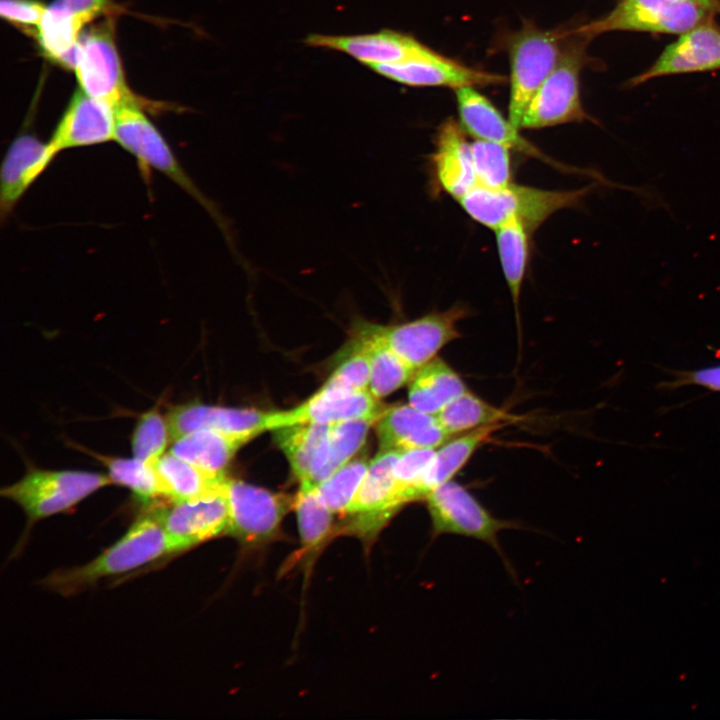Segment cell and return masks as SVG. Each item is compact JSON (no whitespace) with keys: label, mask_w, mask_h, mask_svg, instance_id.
Segmentation results:
<instances>
[{"label":"cell","mask_w":720,"mask_h":720,"mask_svg":"<svg viewBox=\"0 0 720 720\" xmlns=\"http://www.w3.org/2000/svg\"><path fill=\"white\" fill-rule=\"evenodd\" d=\"M460 125L478 140L496 142L511 150L547 161L545 155L521 136L509 119L474 87L455 89Z\"/></svg>","instance_id":"cell-21"},{"label":"cell","mask_w":720,"mask_h":720,"mask_svg":"<svg viewBox=\"0 0 720 720\" xmlns=\"http://www.w3.org/2000/svg\"><path fill=\"white\" fill-rule=\"evenodd\" d=\"M695 2L707 8L711 12L720 14V0H682Z\"/></svg>","instance_id":"cell-42"},{"label":"cell","mask_w":720,"mask_h":720,"mask_svg":"<svg viewBox=\"0 0 720 720\" xmlns=\"http://www.w3.org/2000/svg\"><path fill=\"white\" fill-rule=\"evenodd\" d=\"M169 554H176L161 522L151 513L136 520L127 532L92 561L47 576L44 585L71 595L108 576L123 574Z\"/></svg>","instance_id":"cell-1"},{"label":"cell","mask_w":720,"mask_h":720,"mask_svg":"<svg viewBox=\"0 0 720 720\" xmlns=\"http://www.w3.org/2000/svg\"><path fill=\"white\" fill-rule=\"evenodd\" d=\"M170 435L167 419L156 410L143 414L132 436V452L135 458L153 464L165 451Z\"/></svg>","instance_id":"cell-38"},{"label":"cell","mask_w":720,"mask_h":720,"mask_svg":"<svg viewBox=\"0 0 720 720\" xmlns=\"http://www.w3.org/2000/svg\"><path fill=\"white\" fill-rule=\"evenodd\" d=\"M58 153L50 141L44 142L32 132L23 131L10 143L0 170L2 224Z\"/></svg>","instance_id":"cell-17"},{"label":"cell","mask_w":720,"mask_h":720,"mask_svg":"<svg viewBox=\"0 0 720 720\" xmlns=\"http://www.w3.org/2000/svg\"><path fill=\"white\" fill-rule=\"evenodd\" d=\"M424 501L433 537L456 534L492 546L503 557L498 533L517 528L518 523L496 518L463 485L453 479L431 490Z\"/></svg>","instance_id":"cell-9"},{"label":"cell","mask_w":720,"mask_h":720,"mask_svg":"<svg viewBox=\"0 0 720 720\" xmlns=\"http://www.w3.org/2000/svg\"><path fill=\"white\" fill-rule=\"evenodd\" d=\"M408 384V403L433 415L468 391L461 376L438 356L418 368Z\"/></svg>","instance_id":"cell-29"},{"label":"cell","mask_w":720,"mask_h":720,"mask_svg":"<svg viewBox=\"0 0 720 720\" xmlns=\"http://www.w3.org/2000/svg\"><path fill=\"white\" fill-rule=\"evenodd\" d=\"M368 465L365 457L351 459L316 485L322 501L333 513L346 512Z\"/></svg>","instance_id":"cell-36"},{"label":"cell","mask_w":720,"mask_h":720,"mask_svg":"<svg viewBox=\"0 0 720 720\" xmlns=\"http://www.w3.org/2000/svg\"><path fill=\"white\" fill-rule=\"evenodd\" d=\"M399 450L380 449L369 462L367 471L346 512L348 533L368 541L384 527L405 504L395 485L393 468Z\"/></svg>","instance_id":"cell-10"},{"label":"cell","mask_w":720,"mask_h":720,"mask_svg":"<svg viewBox=\"0 0 720 720\" xmlns=\"http://www.w3.org/2000/svg\"><path fill=\"white\" fill-rule=\"evenodd\" d=\"M114 141L135 158L146 185H150L152 171L162 173L193 197L216 221L227 241L233 243L224 216L186 173L164 136L144 113L142 106L122 104L116 107Z\"/></svg>","instance_id":"cell-2"},{"label":"cell","mask_w":720,"mask_h":720,"mask_svg":"<svg viewBox=\"0 0 720 720\" xmlns=\"http://www.w3.org/2000/svg\"><path fill=\"white\" fill-rule=\"evenodd\" d=\"M719 69L720 29L711 20L680 34L675 42L664 49L655 63L634 77L631 83L639 85L661 76Z\"/></svg>","instance_id":"cell-20"},{"label":"cell","mask_w":720,"mask_h":720,"mask_svg":"<svg viewBox=\"0 0 720 720\" xmlns=\"http://www.w3.org/2000/svg\"><path fill=\"white\" fill-rule=\"evenodd\" d=\"M72 70L80 90L115 108L122 104H138L156 112L164 110V104L145 102L127 85L114 38L113 21H105L83 31Z\"/></svg>","instance_id":"cell-5"},{"label":"cell","mask_w":720,"mask_h":720,"mask_svg":"<svg viewBox=\"0 0 720 720\" xmlns=\"http://www.w3.org/2000/svg\"><path fill=\"white\" fill-rule=\"evenodd\" d=\"M107 466L113 483L129 488L138 499L150 502L162 497L159 480L152 464L137 458L99 456Z\"/></svg>","instance_id":"cell-35"},{"label":"cell","mask_w":720,"mask_h":720,"mask_svg":"<svg viewBox=\"0 0 720 720\" xmlns=\"http://www.w3.org/2000/svg\"><path fill=\"white\" fill-rule=\"evenodd\" d=\"M469 310L456 304L444 311L430 312L419 318L393 325H378L384 342L409 366L417 370L447 344L460 337L458 323Z\"/></svg>","instance_id":"cell-11"},{"label":"cell","mask_w":720,"mask_h":720,"mask_svg":"<svg viewBox=\"0 0 720 720\" xmlns=\"http://www.w3.org/2000/svg\"><path fill=\"white\" fill-rule=\"evenodd\" d=\"M110 476L84 471L30 470L1 490V496L18 504L28 522L66 512L95 491L110 485Z\"/></svg>","instance_id":"cell-6"},{"label":"cell","mask_w":720,"mask_h":720,"mask_svg":"<svg viewBox=\"0 0 720 720\" xmlns=\"http://www.w3.org/2000/svg\"><path fill=\"white\" fill-rule=\"evenodd\" d=\"M375 425L380 449H436L451 437L436 415L409 403L385 408Z\"/></svg>","instance_id":"cell-22"},{"label":"cell","mask_w":720,"mask_h":720,"mask_svg":"<svg viewBox=\"0 0 720 720\" xmlns=\"http://www.w3.org/2000/svg\"><path fill=\"white\" fill-rule=\"evenodd\" d=\"M593 188L546 190L513 182L497 189L477 185L457 201L473 220L489 229L518 218L532 233L557 211L577 206Z\"/></svg>","instance_id":"cell-3"},{"label":"cell","mask_w":720,"mask_h":720,"mask_svg":"<svg viewBox=\"0 0 720 720\" xmlns=\"http://www.w3.org/2000/svg\"><path fill=\"white\" fill-rule=\"evenodd\" d=\"M226 496L229 509L226 535L246 545L262 544L276 536L291 504L285 495L230 478Z\"/></svg>","instance_id":"cell-12"},{"label":"cell","mask_w":720,"mask_h":720,"mask_svg":"<svg viewBox=\"0 0 720 720\" xmlns=\"http://www.w3.org/2000/svg\"><path fill=\"white\" fill-rule=\"evenodd\" d=\"M377 74L411 87H476L498 85L505 77L474 69L435 51L392 64L370 67Z\"/></svg>","instance_id":"cell-16"},{"label":"cell","mask_w":720,"mask_h":720,"mask_svg":"<svg viewBox=\"0 0 720 720\" xmlns=\"http://www.w3.org/2000/svg\"><path fill=\"white\" fill-rule=\"evenodd\" d=\"M255 437L253 433L201 429L174 440L170 452L202 469L220 473L237 451Z\"/></svg>","instance_id":"cell-28"},{"label":"cell","mask_w":720,"mask_h":720,"mask_svg":"<svg viewBox=\"0 0 720 720\" xmlns=\"http://www.w3.org/2000/svg\"><path fill=\"white\" fill-rule=\"evenodd\" d=\"M355 343L357 345L353 352L340 363L323 385L351 391L369 390V355L357 339Z\"/></svg>","instance_id":"cell-39"},{"label":"cell","mask_w":720,"mask_h":720,"mask_svg":"<svg viewBox=\"0 0 720 720\" xmlns=\"http://www.w3.org/2000/svg\"><path fill=\"white\" fill-rule=\"evenodd\" d=\"M713 12L682 0H619L604 17L572 31L587 40L612 31L682 34L712 20Z\"/></svg>","instance_id":"cell-7"},{"label":"cell","mask_w":720,"mask_h":720,"mask_svg":"<svg viewBox=\"0 0 720 720\" xmlns=\"http://www.w3.org/2000/svg\"><path fill=\"white\" fill-rule=\"evenodd\" d=\"M46 7L39 0H0V15L17 27L32 30L35 35Z\"/></svg>","instance_id":"cell-40"},{"label":"cell","mask_w":720,"mask_h":720,"mask_svg":"<svg viewBox=\"0 0 720 720\" xmlns=\"http://www.w3.org/2000/svg\"><path fill=\"white\" fill-rule=\"evenodd\" d=\"M495 231L503 275L518 314L521 289L529 259V230L518 218H510Z\"/></svg>","instance_id":"cell-31"},{"label":"cell","mask_w":720,"mask_h":720,"mask_svg":"<svg viewBox=\"0 0 720 720\" xmlns=\"http://www.w3.org/2000/svg\"><path fill=\"white\" fill-rule=\"evenodd\" d=\"M162 497L170 502L192 500L225 488L229 478L224 472L202 469L169 452L153 464Z\"/></svg>","instance_id":"cell-27"},{"label":"cell","mask_w":720,"mask_h":720,"mask_svg":"<svg viewBox=\"0 0 720 720\" xmlns=\"http://www.w3.org/2000/svg\"><path fill=\"white\" fill-rule=\"evenodd\" d=\"M586 38L567 31L561 57L530 100L519 129H541L590 119L580 97Z\"/></svg>","instance_id":"cell-4"},{"label":"cell","mask_w":720,"mask_h":720,"mask_svg":"<svg viewBox=\"0 0 720 720\" xmlns=\"http://www.w3.org/2000/svg\"><path fill=\"white\" fill-rule=\"evenodd\" d=\"M687 385H696L713 392H720V364L695 370L678 371L675 373L674 379L665 382L663 387L673 389Z\"/></svg>","instance_id":"cell-41"},{"label":"cell","mask_w":720,"mask_h":720,"mask_svg":"<svg viewBox=\"0 0 720 720\" xmlns=\"http://www.w3.org/2000/svg\"><path fill=\"white\" fill-rule=\"evenodd\" d=\"M116 108L78 89L49 140L60 153L114 141Z\"/></svg>","instance_id":"cell-19"},{"label":"cell","mask_w":720,"mask_h":720,"mask_svg":"<svg viewBox=\"0 0 720 720\" xmlns=\"http://www.w3.org/2000/svg\"><path fill=\"white\" fill-rule=\"evenodd\" d=\"M295 510L304 552H313L328 537L334 514L319 496L316 484L301 482Z\"/></svg>","instance_id":"cell-33"},{"label":"cell","mask_w":720,"mask_h":720,"mask_svg":"<svg viewBox=\"0 0 720 720\" xmlns=\"http://www.w3.org/2000/svg\"><path fill=\"white\" fill-rule=\"evenodd\" d=\"M502 426L489 425L454 435L437 447L426 472L427 492L452 480L475 452Z\"/></svg>","instance_id":"cell-30"},{"label":"cell","mask_w":720,"mask_h":720,"mask_svg":"<svg viewBox=\"0 0 720 720\" xmlns=\"http://www.w3.org/2000/svg\"><path fill=\"white\" fill-rule=\"evenodd\" d=\"M354 330L356 339L369 355V391L375 398L381 400L409 383L416 370L384 342L376 329V324L357 320Z\"/></svg>","instance_id":"cell-26"},{"label":"cell","mask_w":720,"mask_h":720,"mask_svg":"<svg viewBox=\"0 0 720 720\" xmlns=\"http://www.w3.org/2000/svg\"><path fill=\"white\" fill-rule=\"evenodd\" d=\"M226 486L220 491L192 500L171 502L168 507L153 510L152 514L163 525L176 553L226 535L229 523Z\"/></svg>","instance_id":"cell-13"},{"label":"cell","mask_w":720,"mask_h":720,"mask_svg":"<svg viewBox=\"0 0 720 720\" xmlns=\"http://www.w3.org/2000/svg\"><path fill=\"white\" fill-rule=\"evenodd\" d=\"M377 418H362L331 424L326 463L319 483L350 461L365 443Z\"/></svg>","instance_id":"cell-34"},{"label":"cell","mask_w":720,"mask_h":720,"mask_svg":"<svg viewBox=\"0 0 720 720\" xmlns=\"http://www.w3.org/2000/svg\"><path fill=\"white\" fill-rule=\"evenodd\" d=\"M385 406L369 390L351 391L322 385L300 405L281 411H270L267 431L304 423L335 424L343 421L377 418Z\"/></svg>","instance_id":"cell-14"},{"label":"cell","mask_w":720,"mask_h":720,"mask_svg":"<svg viewBox=\"0 0 720 720\" xmlns=\"http://www.w3.org/2000/svg\"><path fill=\"white\" fill-rule=\"evenodd\" d=\"M477 185L502 188L511 181L510 148L502 144L475 139L471 143Z\"/></svg>","instance_id":"cell-37"},{"label":"cell","mask_w":720,"mask_h":720,"mask_svg":"<svg viewBox=\"0 0 720 720\" xmlns=\"http://www.w3.org/2000/svg\"><path fill=\"white\" fill-rule=\"evenodd\" d=\"M431 162L439 186L456 200L477 186L471 143L454 119L440 125Z\"/></svg>","instance_id":"cell-23"},{"label":"cell","mask_w":720,"mask_h":720,"mask_svg":"<svg viewBox=\"0 0 720 720\" xmlns=\"http://www.w3.org/2000/svg\"><path fill=\"white\" fill-rule=\"evenodd\" d=\"M110 8L111 0H54L46 7L34 35L42 53L72 69L85 26Z\"/></svg>","instance_id":"cell-15"},{"label":"cell","mask_w":720,"mask_h":720,"mask_svg":"<svg viewBox=\"0 0 720 720\" xmlns=\"http://www.w3.org/2000/svg\"><path fill=\"white\" fill-rule=\"evenodd\" d=\"M331 424L304 423L273 430L295 477L318 484L326 463Z\"/></svg>","instance_id":"cell-25"},{"label":"cell","mask_w":720,"mask_h":720,"mask_svg":"<svg viewBox=\"0 0 720 720\" xmlns=\"http://www.w3.org/2000/svg\"><path fill=\"white\" fill-rule=\"evenodd\" d=\"M304 42L311 47L344 53L369 68L401 62L431 51L411 35L388 29L356 35L314 33L308 35Z\"/></svg>","instance_id":"cell-18"},{"label":"cell","mask_w":720,"mask_h":720,"mask_svg":"<svg viewBox=\"0 0 720 720\" xmlns=\"http://www.w3.org/2000/svg\"><path fill=\"white\" fill-rule=\"evenodd\" d=\"M566 37L567 31H545L525 24L511 40L508 119L516 128L533 95L558 63Z\"/></svg>","instance_id":"cell-8"},{"label":"cell","mask_w":720,"mask_h":720,"mask_svg":"<svg viewBox=\"0 0 720 720\" xmlns=\"http://www.w3.org/2000/svg\"><path fill=\"white\" fill-rule=\"evenodd\" d=\"M270 411L248 408H227L203 404H185L174 408L167 417L170 437L174 440L190 432L210 429L228 433L267 431Z\"/></svg>","instance_id":"cell-24"},{"label":"cell","mask_w":720,"mask_h":720,"mask_svg":"<svg viewBox=\"0 0 720 720\" xmlns=\"http://www.w3.org/2000/svg\"><path fill=\"white\" fill-rule=\"evenodd\" d=\"M449 436L489 425H504L519 420L503 409L486 402L469 390L450 402L437 415Z\"/></svg>","instance_id":"cell-32"}]
</instances>
